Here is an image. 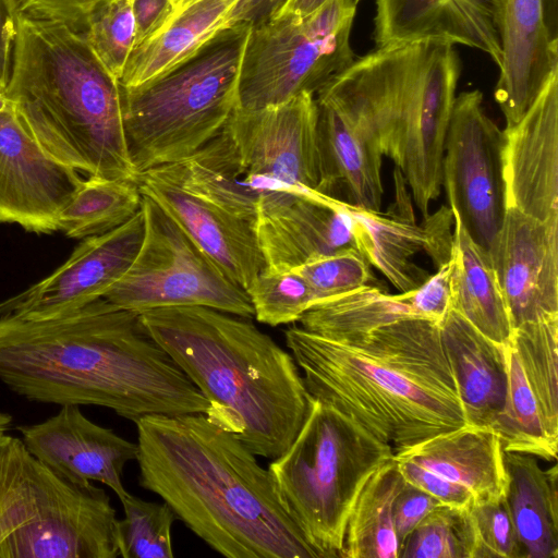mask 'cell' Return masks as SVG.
Returning <instances> with one entry per match:
<instances>
[{"label":"cell","instance_id":"6da1fadb","mask_svg":"<svg viewBox=\"0 0 558 558\" xmlns=\"http://www.w3.org/2000/svg\"><path fill=\"white\" fill-rule=\"evenodd\" d=\"M0 380L29 401L105 407L134 423L210 409L140 314L104 298L48 319L0 316Z\"/></svg>","mask_w":558,"mask_h":558},{"label":"cell","instance_id":"7a4b0ae2","mask_svg":"<svg viewBox=\"0 0 558 558\" xmlns=\"http://www.w3.org/2000/svg\"><path fill=\"white\" fill-rule=\"evenodd\" d=\"M140 485L228 558H318L283 509L268 469L203 413L135 422Z\"/></svg>","mask_w":558,"mask_h":558},{"label":"cell","instance_id":"3957f363","mask_svg":"<svg viewBox=\"0 0 558 558\" xmlns=\"http://www.w3.org/2000/svg\"><path fill=\"white\" fill-rule=\"evenodd\" d=\"M311 397L393 452L466 425L438 323L402 318L340 339L284 331Z\"/></svg>","mask_w":558,"mask_h":558},{"label":"cell","instance_id":"277c9868","mask_svg":"<svg viewBox=\"0 0 558 558\" xmlns=\"http://www.w3.org/2000/svg\"><path fill=\"white\" fill-rule=\"evenodd\" d=\"M144 327L210 404L206 415L267 459L302 427L311 395L292 354L251 318L190 305L140 313Z\"/></svg>","mask_w":558,"mask_h":558},{"label":"cell","instance_id":"5b68a950","mask_svg":"<svg viewBox=\"0 0 558 558\" xmlns=\"http://www.w3.org/2000/svg\"><path fill=\"white\" fill-rule=\"evenodd\" d=\"M5 89L32 137L58 161L89 175L137 179L123 123L122 88L82 34L15 16Z\"/></svg>","mask_w":558,"mask_h":558},{"label":"cell","instance_id":"8992f818","mask_svg":"<svg viewBox=\"0 0 558 558\" xmlns=\"http://www.w3.org/2000/svg\"><path fill=\"white\" fill-rule=\"evenodd\" d=\"M461 71L453 45L377 48L335 76L405 179L423 217L441 191L445 137Z\"/></svg>","mask_w":558,"mask_h":558},{"label":"cell","instance_id":"52a82bcc","mask_svg":"<svg viewBox=\"0 0 558 558\" xmlns=\"http://www.w3.org/2000/svg\"><path fill=\"white\" fill-rule=\"evenodd\" d=\"M254 20L238 23L162 74L122 88L123 123L136 174L181 161L216 136L238 105Z\"/></svg>","mask_w":558,"mask_h":558},{"label":"cell","instance_id":"ba28073f","mask_svg":"<svg viewBox=\"0 0 558 558\" xmlns=\"http://www.w3.org/2000/svg\"><path fill=\"white\" fill-rule=\"evenodd\" d=\"M392 458L390 445L311 397L298 435L268 471L280 504L318 558H342L357 495L373 472Z\"/></svg>","mask_w":558,"mask_h":558},{"label":"cell","instance_id":"9c48e42d","mask_svg":"<svg viewBox=\"0 0 558 558\" xmlns=\"http://www.w3.org/2000/svg\"><path fill=\"white\" fill-rule=\"evenodd\" d=\"M117 525L106 490L65 481L0 433V558H117Z\"/></svg>","mask_w":558,"mask_h":558},{"label":"cell","instance_id":"30bf717a","mask_svg":"<svg viewBox=\"0 0 558 558\" xmlns=\"http://www.w3.org/2000/svg\"><path fill=\"white\" fill-rule=\"evenodd\" d=\"M357 0H328L305 17L268 13L253 22L239 82L241 110H259L315 95L353 61L350 34Z\"/></svg>","mask_w":558,"mask_h":558},{"label":"cell","instance_id":"8fae6325","mask_svg":"<svg viewBox=\"0 0 558 558\" xmlns=\"http://www.w3.org/2000/svg\"><path fill=\"white\" fill-rule=\"evenodd\" d=\"M144 235L124 275L104 299L123 310L199 305L254 316L247 292L213 262L153 199L142 195Z\"/></svg>","mask_w":558,"mask_h":558},{"label":"cell","instance_id":"7c38bea8","mask_svg":"<svg viewBox=\"0 0 558 558\" xmlns=\"http://www.w3.org/2000/svg\"><path fill=\"white\" fill-rule=\"evenodd\" d=\"M504 133L486 114L483 94L456 96L441 165L448 206L470 236L488 251L506 213Z\"/></svg>","mask_w":558,"mask_h":558},{"label":"cell","instance_id":"4fadbf2b","mask_svg":"<svg viewBox=\"0 0 558 558\" xmlns=\"http://www.w3.org/2000/svg\"><path fill=\"white\" fill-rule=\"evenodd\" d=\"M315 95L259 110L235 108L223 126L263 199L316 191L320 167Z\"/></svg>","mask_w":558,"mask_h":558},{"label":"cell","instance_id":"5bb4252c","mask_svg":"<svg viewBox=\"0 0 558 558\" xmlns=\"http://www.w3.org/2000/svg\"><path fill=\"white\" fill-rule=\"evenodd\" d=\"M395 199L386 213L363 209L342 201L354 226L355 247L400 292L418 288L429 274L413 258L425 253L438 268L450 259L453 215L441 206L417 223L404 177L395 168Z\"/></svg>","mask_w":558,"mask_h":558},{"label":"cell","instance_id":"9a60e30c","mask_svg":"<svg viewBox=\"0 0 558 558\" xmlns=\"http://www.w3.org/2000/svg\"><path fill=\"white\" fill-rule=\"evenodd\" d=\"M315 99L320 167L317 192L379 211L384 155L374 129L335 77Z\"/></svg>","mask_w":558,"mask_h":558},{"label":"cell","instance_id":"2e32d148","mask_svg":"<svg viewBox=\"0 0 558 558\" xmlns=\"http://www.w3.org/2000/svg\"><path fill=\"white\" fill-rule=\"evenodd\" d=\"M83 180L44 150L13 104L0 112V221L35 233L58 231L59 216Z\"/></svg>","mask_w":558,"mask_h":558},{"label":"cell","instance_id":"e0dca14e","mask_svg":"<svg viewBox=\"0 0 558 558\" xmlns=\"http://www.w3.org/2000/svg\"><path fill=\"white\" fill-rule=\"evenodd\" d=\"M143 235L141 207L118 228L84 239L59 268L17 299L11 313L26 319H48L104 298L131 266Z\"/></svg>","mask_w":558,"mask_h":558},{"label":"cell","instance_id":"ac0fdd59","mask_svg":"<svg viewBox=\"0 0 558 558\" xmlns=\"http://www.w3.org/2000/svg\"><path fill=\"white\" fill-rule=\"evenodd\" d=\"M488 252L513 329L558 316V222L507 207Z\"/></svg>","mask_w":558,"mask_h":558},{"label":"cell","instance_id":"d6986e66","mask_svg":"<svg viewBox=\"0 0 558 558\" xmlns=\"http://www.w3.org/2000/svg\"><path fill=\"white\" fill-rule=\"evenodd\" d=\"M254 231L265 268L275 271L292 270L355 247L353 220L342 201L316 191L264 198L257 207Z\"/></svg>","mask_w":558,"mask_h":558},{"label":"cell","instance_id":"ffe728a7","mask_svg":"<svg viewBox=\"0 0 558 558\" xmlns=\"http://www.w3.org/2000/svg\"><path fill=\"white\" fill-rule=\"evenodd\" d=\"M502 133L506 206L558 222V69L521 120Z\"/></svg>","mask_w":558,"mask_h":558},{"label":"cell","instance_id":"44dd1931","mask_svg":"<svg viewBox=\"0 0 558 558\" xmlns=\"http://www.w3.org/2000/svg\"><path fill=\"white\" fill-rule=\"evenodd\" d=\"M17 430L27 450L65 481L77 485L102 483L119 500L129 494L122 474L124 466L137 459V442L92 422L78 405H61L56 415L21 425Z\"/></svg>","mask_w":558,"mask_h":558},{"label":"cell","instance_id":"7402d4cb","mask_svg":"<svg viewBox=\"0 0 558 558\" xmlns=\"http://www.w3.org/2000/svg\"><path fill=\"white\" fill-rule=\"evenodd\" d=\"M502 60L494 96L515 125L558 69V41L548 34L543 0H489Z\"/></svg>","mask_w":558,"mask_h":558},{"label":"cell","instance_id":"603a6c76","mask_svg":"<svg viewBox=\"0 0 558 558\" xmlns=\"http://www.w3.org/2000/svg\"><path fill=\"white\" fill-rule=\"evenodd\" d=\"M153 199L185 234L245 291L266 267L254 225L148 172L137 175Z\"/></svg>","mask_w":558,"mask_h":558},{"label":"cell","instance_id":"cb8c5ba5","mask_svg":"<svg viewBox=\"0 0 558 558\" xmlns=\"http://www.w3.org/2000/svg\"><path fill=\"white\" fill-rule=\"evenodd\" d=\"M377 48L414 43L460 44L490 57L502 52L489 0H376Z\"/></svg>","mask_w":558,"mask_h":558},{"label":"cell","instance_id":"d4e9b609","mask_svg":"<svg viewBox=\"0 0 558 558\" xmlns=\"http://www.w3.org/2000/svg\"><path fill=\"white\" fill-rule=\"evenodd\" d=\"M264 0H198L177 13L157 34L136 46L119 81L138 86L194 54L220 32L253 20Z\"/></svg>","mask_w":558,"mask_h":558},{"label":"cell","instance_id":"484cf974","mask_svg":"<svg viewBox=\"0 0 558 558\" xmlns=\"http://www.w3.org/2000/svg\"><path fill=\"white\" fill-rule=\"evenodd\" d=\"M439 327L466 423L492 427L507 395L509 345L484 336L451 306Z\"/></svg>","mask_w":558,"mask_h":558},{"label":"cell","instance_id":"4316f807","mask_svg":"<svg viewBox=\"0 0 558 558\" xmlns=\"http://www.w3.org/2000/svg\"><path fill=\"white\" fill-rule=\"evenodd\" d=\"M504 449L487 426L466 424L393 452L470 490L475 502L500 500L507 488Z\"/></svg>","mask_w":558,"mask_h":558},{"label":"cell","instance_id":"83f0119b","mask_svg":"<svg viewBox=\"0 0 558 558\" xmlns=\"http://www.w3.org/2000/svg\"><path fill=\"white\" fill-rule=\"evenodd\" d=\"M508 476L505 504L524 558L558 557V466L542 469L537 458L504 452Z\"/></svg>","mask_w":558,"mask_h":558},{"label":"cell","instance_id":"f1b7e54d","mask_svg":"<svg viewBox=\"0 0 558 558\" xmlns=\"http://www.w3.org/2000/svg\"><path fill=\"white\" fill-rule=\"evenodd\" d=\"M450 293V306L480 332L499 344H511L513 328L489 252L470 236L456 215Z\"/></svg>","mask_w":558,"mask_h":558},{"label":"cell","instance_id":"f546056e","mask_svg":"<svg viewBox=\"0 0 558 558\" xmlns=\"http://www.w3.org/2000/svg\"><path fill=\"white\" fill-rule=\"evenodd\" d=\"M403 484L395 458L373 472L351 510L342 558H399L392 505Z\"/></svg>","mask_w":558,"mask_h":558},{"label":"cell","instance_id":"4dcf8cb0","mask_svg":"<svg viewBox=\"0 0 558 558\" xmlns=\"http://www.w3.org/2000/svg\"><path fill=\"white\" fill-rule=\"evenodd\" d=\"M142 198L137 179L89 175L60 213L58 230L81 240L104 234L131 219Z\"/></svg>","mask_w":558,"mask_h":558},{"label":"cell","instance_id":"1f68e13d","mask_svg":"<svg viewBox=\"0 0 558 558\" xmlns=\"http://www.w3.org/2000/svg\"><path fill=\"white\" fill-rule=\"evenodd\" d=\"M511 345L536 400L545 433L558 446V316L518 326Z\"/></svg>","mask_w":558,"mask_h":558},{"label":"cell","instance_id":"d6a6232c","mask_svg":"<svg viewBox=\"0 0 558 558\" xmlns=\"http://www.w3.org/2000/svg\"><path fill=\"white\" fill-rule=\"evenodd\" d=\"M490 428L498 434L504 451L531 454L545 461L557 459L558 446L545 433L536 400L511 344L507 395Z\"/></svg>","mask_w":558,"mask_h":558},{"label":"cell","instance_id":"836d02e7","mask_svg":"<svg viewBox=\"0 0 558 558\" xmlns=\"http://www.w3.org/2000/svg\"><path fill=\"white\" fill-rule=\"evenodd\" d=\"M470 509L438 504L408 535L399 558H476Z\"/></svg>","mask_w":558,"mask_h":558},{"label":"cell","instance_id":"e575fe53","mask_svg":"<svg viewBox=\"0 0 558 558\" xmlns=\"http://www.w3.org/2000/svg\"><path fill=\"white\" fill-rule=\"evenodd\" d=\"M120 501L124 517L117 525L119 557L173 558L172 525L178 519L172 509L130 493Z\"/></svg>","mask_w":558,"mask_h":558},{"label":"cell","instance_id":"d590c367","mask_svg":"<svg viewBox=\"0 0 558 558\" xmlns=\"http://www.w3.org/2000/svg\"><path fill=\"white\" fill-rule=\"evenodd\" d=\"M254 317L271 327L295 323L315 303L306 280L294 270L265 268L246 290Z\"/></svg>","mask_w":558,"mask_h":558},{"label":"cell","instance_id":"8d00e7d4","mask_svg":"<svg viewBox=\"0 0 558 558\" xmlns=\"http://www.w3.org/2000/svg\"><path fill=\"white\" fill-rule=\"evenodd\" d=\"M82 35L107 71L120 81L136 39L132 0H107L100 4Z\"/></svg>","mask_w":558,"mask_h":558},{"label":"cell","instance_id":"74e56055","mask_svg":"<svg viewBox=\"0 0 558 558\" xmlns=\"http://www.w3.org/2000/svg\"><path fill=\"white\" fill-rule=\"evenodd\" d=\"M369 263L355 247H347L311 260L292 270L308 283L315 303L371 284Z\"/></svg>","mask_w":558,"mask_h":558},{"label":"cell","instance_id":"f35d334b","mask_svg":"<svg viewBox=\"0 0 558 558\" xmlns=\"http://www.w3.org/2000/svg\"><path fill=\"white\" fill-rule=\"evenodd\" d=\"M476 538V558H524L505 499L474 502L470 508Z\"/></svg>","mask_w":558,"mask_h":558},{"label":"cell","instance_id":"ab89813d","mask_svg":"<svg viewBox=\"0 0 558 558\" xmlns=\"http://www.w3.org/2000/svg\"><path fill=\"white\" fill-rule=\"evenodd\" d=\"M107 0H17L16 15L61 24L84 34L93 12Z\"/></svg>","mask_w":558,"mask_h":558},{"label":"cell","instance_id":"60d3db41","mask_svg":"<svg viewBox=\"0 0 558 558\" xmlns=\"http://www.w3.org/2000/svg\"><path fill=\"white\" fill-rule=\"evenodd\" d=\"M404 481L434 497L439 504L470 509L475 499L470 490L445 478L438 477L418 464L393 454Z\"/></svg>","mask_w":558,"mask_h":558},{"label":"cell","instance_id":"b9f144b4","mask_svg":"<svg viewBox=\"0 0 558 558\" xmlns=\"http://www.w3.org/2000/svg\"><path fill=\"white\" fill-rule=\"evenodd\" d=\"M405 294L418 318L440 324L450 307V259L436 268V272L418 288Z\"/></svg>","mask_w":558,"mask_h":558},{"label":"cell","instance_id":"7bdbcfd3","mask_svg":"<svg viewBox=\"0 0 558 558\" xmlns=\"http://www.w3.org/2000/svg\"><path fill=\"white\" fill-rule=\"evenodd\" d=\"M438 504L429 494L404 481L392 505L399 550L408 535Z\"/></svg>","mask_w":558,"mask_h":558},{"label":"cell","instance_id":"ee69618b","mask_svg":"<svg viewBox=\"0 0 558 558\" xmlns=\"http://www.w3.org/2000/svg\"><path fill=\"white\" fill-rule=\"evenodd\" d=\"M132 9L136 27L134 48L157 34L173 16L169 0H132Z\"/></svg>","mask_w":558,"mask_h":558},{"label":"cell","instance_id":"f6af8a7d","mask_svg":"<svg viewBox=\"0 0 558 558\" xmlns=\"http://www.w3.org/2000/svg\"><path fill=\"white\" fill-rule=\"evenodd\" d=\"M15 14L8 0H0V90L5 92L11 73Z\"/></svg>","mask_w":558,"mask_h":558},{"label":"cell","instance_id":"bcb514c9","mask_svg":"<svg viewBox=\"0 0 558 558\" xmlns=\"http://www.w3.org/2000/svg\"><path fill=\"white\" fill-rule=\"evenodd\" d=\"M328 0H282L271 9L269 13L275 15H293L296 17H305Z\"/></svg>","mask_w":558,"mask_h":558},{"label":"cell","instance_id":"7dc6e473","mask_svg":"<svg viewBox=\"0 0 558 558\" xmlns=\"http://www.w3.org/2000/svg\"><path fill=\"white\" fill-rule=\"evenodd\" d=\"M544 14L548 34L553 40L558 41V0H543Z\"/></svg>","mask_w":558,"mask_h":558},{"label":"cell","instance_id":"c3c4849f","mask_svg":"<svg viewBox=\"0 0 558 558\" xmlns=\"http://www.w3.org/2000/svg\"><path fill=\"white\" fill-rule=\"evenodd\" d=\"M172 4V8H173V16L179 13L181 10H183L184 8L193 4L194 2L198 1V0H169ZM172 16V17H173Z\"/></svg>","mask_w":558,"mask_h":558},{"label":"cell","instance_id":"681fc988","mask_svg":"<svg viewBox=\"0 0 558 558\" xmlns=\"http://www.w3.org/2000/svg\"><path fill=\"white\" fill-rule=\"evenodd\" d=\"M12 423V416L8 413L0 412V433H5Z\"/></svg>","mask_w":558,"mask_h":558},{"label":"cell","instance_id":"f907efd6","mask_svg":"<svg viewBox=\"0 0 558 558\" xmlns=\"http://www.w3.org/2000/svg\"><path fill=\"white\" fill-rule=\"evenodd\" d=\"M11 105V100L8 98L5 92L0 90V112L7 109Z\"/></svg>","mask_w":558,"mask_h":558},{"label":"cell","instance_id":"816d5d0a","mask_svg":"<svg viewBox=\"0 0 558 558\" xmlns=\"http://www.w3.org/2000/svg\"><path fill=\"white\" fill-rule=\"evenodd\" d=\"M11 4V8L16 16V8H17V0H8Z\"/></svg>","mask_w":558,"mask_h":558},{"label":"cell","instance_id":"f5cc1de1","mask_svg":"<svg viewBox=\"0 0 558 558\" xmlns=\"http://www.w3.org/2000/svg\"><path fill=\"white\" fill-rule=\"evenodd\" d=\"M269 1L274 2V1H276V0H269Z\"/></svg>","mask_w":558,"mask_h":558},{"label":"cell","instance_id":"db71d44e","mask_svg":"<svg viewBox=\"0 0 558 558\" xmlns=\"http://www.w3.org/2000/svg\"><path fill=\"white\" fill-rule=\"evenodd\" d=\"M357 1H360V0H357Z\"/></svg>","mask_w":558,"mask_h":558}]
</instances>
